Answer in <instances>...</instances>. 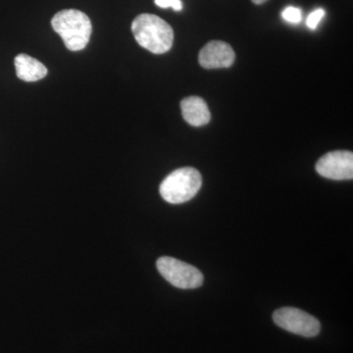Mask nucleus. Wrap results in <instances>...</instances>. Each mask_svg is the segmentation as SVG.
Instances as JSON below:
<instances>
[{
    "label": "nucleus",
    "instance_id": "nucleus-6",
    "mask_svg": "<svg viewBox=\"0 0 353 353\" xmlns=\"http://www.w3.org/2000/svg\"><path fill=\"white\" fill-rule=\"evenodd\" d=\"M316 171L324 178L334 181L352 180L353 154L347 150L327 153L318 160Z\"/></svg>",
    "mask_w": 353,
    "mask_h": 353
},
{
    "label": "nucleus",
    "instance_id": "nucleus-1",
    "mask_svg": "<svg viewBox=\"0 0 353 353\" xmlns=\"http://www.w3.org/2000/svg\"><path fill=\"white\" fill-rule=\"evenodd\" d=\"M132 32L139 46L154 54L168 52L173 46L171 26L153 14L139 15L132 22Z\"/></svg>",
    "mask_w": 353,
    "mask_h": 353
},
{
    "label": "nucleus",
    "instance_id": "nucleus-4",
    "mask_svg": "<svg viewBox=\"0 0 353 353\" xmlns=\"http://www.w3.org/2000/svg\"><path fill=\"white\" fill-rule=\"evenodd\" d=\"M157 266L162 277L179 289H197L203 284V275L199 269L173 257H161Z\"/></svg>",
    "mask_w": 353,
    "mask_h": 353
},
{
    "label": "nucleus",
    "instance_id": "nucleus-7",
    "mask_svg": "<svg viewBox=\"0 0 353 353\" xmlns=\"http://www.w3.org/2000/svg\"><path fill=\"white\" fill-rule=\"evenodd\" d=\"M234 51L230 44L221 41H210L199 55V64L205 69L228 68L234 61Z\"/></svg>",
    "mask_w": 353,
    "mask_h": 353
},
{
    "label": "nucleus",
    "instance_id": "nucleus-12",
    "mask_svg": "<svg viewBox=\"0 0 353 353\" xmlns=\"http://www.w3.org/2000/svg\"><path fill=\"white\" fill-rule=\"evenodd\" d=\"M155 4L161 8H173L175 11H181L183 9V3L181 0H154Z\"/></svg>",
    "mask_w": 353,
    "mask_h": 353
},
{
    "label": "nucleus",
    "instance_id": "nucleus-5",
    "mask_svg": "<svg viewBox=\"0 0 353 353\" xmlns=\"http://www.w3.org/2000/svg\"><path fill=\"white\" fill-rule=\"evenodd\" d=\"M273 320L276 325L290 333L299 334L305 338H313L319 334L320 322L312 315L301 309L283 307L274 312Z\"/></svg>",
    "mask_w": 353,
    "mask_h": 353
},
{
    "label": "nucleus",
    "instance_id": "nucleus-2",
    "mask_svg": "<svg viewBox=\"0 0 353 353\" xmlns=\"http://www.w3.org/2000/svg\"><path fill=\"white\" fill-rule=\"evenodd\" d=\"M51 26L63 39L69 50H83L90 41L92 22L82 11L76 9L60 11L51 20Z\"/></svg>",
    "mask_w": 353,
    "mask_h": 353
},
{
    "label": "nucleus",
    "instance_id": "nucleus-13",
    "mask_svg": "<svg viewBox=\"0 0 353 353\" xmlns=\"http://www.w3.org/2000/svg\"><path fill=\"white\" fill-rule=\"evenodd\" d=\"M252 1L255 4H262L264 3V2H266L267 0H252Z\"/></svg>",
    "mask_w": 353,
    "mask_h": 353
},
{
    "label": "nucleus",
    "instance_id": "nucleus-8",
    "mask_svg": "<svg viewBox=\"0 0 353 353\" xmlns=\"http://www.w3.org/2000/svg\"><path fill=\"white\" fill-rule=\"evenodd\" d=\"M183 118L194 127L208 124L211 119L210 111L206 102L199 97H190L181 102Z\"/></svg>",
    "mask_w": 353,
    "mask_h": 353
},
{
    "label": "nucleus",
    "instance_id": "nucleus-10",
    "mask_svg": "<svg viewBox=\"0 0 353 353\" xmlns=\"http://www.w3.org/2000/svg\"><path fill=\"white\" fill-rule=\"evenodd\" d=\"M282 17L292 24H299L303 20V11L297 7L289 6L283 11Z\"/></svg>",
    "mask_w": 353,
    "mask_h": 353
},
{
    "label": "nucleus",
    "instance_id": "nucleus-3",
    "mask_svg": "<svg viewBox=\"0 0 353 353\" xmlns=\"http://www.w3.org/2000/svg\"><path fill=\"white\" fill-rule=\"evenodd\" d=\"M201 173L192 167L172 172L160 185V194L165 201L171 204H181L190 201L201 190Z\"/></svg>",
    "mask_w": 353,
    "mask_h": 353
},
{
    "label": "nucleus",
    "instance_id": "nucleus-11",
    "mask_svg": "<svg viewBox=\"0 0 353 353\" xmlns=\"http://www.w3.org/2000/svg\"><path fill=\"white\" fill-rule=\"evenodd\" d=\"M324 16V9H316V10L313 11V12L308 16L306 24H307L308 27L310 28L311 30H315Z\"/></svg>",
    "mask_w": 353,
    "mask_h": 353
},
{
    "label": "nucleus",
    "instance_id": "nucleus-9",
    "mask_svg": "<svg viewBox=\"0 0 353 353\" xmlns=\"http://www.w3.org/2000/svg\"><path fill=\"white\" fill-rule=\"evenodd\" d=\"M14 63L18 78L25 82H37L48 74V69L41 62L24 53L17 55Z\"/></svg>",
    "mask_w": 353,
    "mask_h": 353
}]
</instances>
